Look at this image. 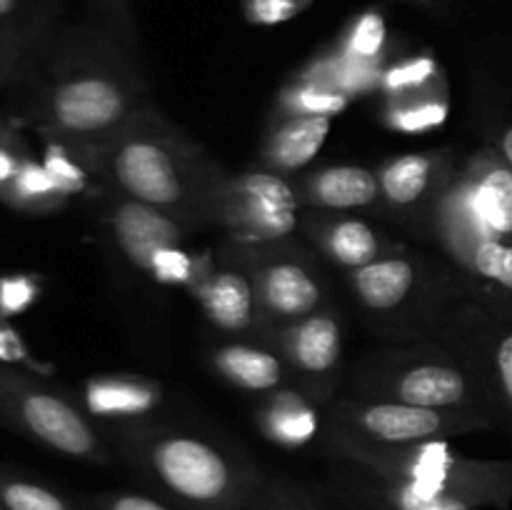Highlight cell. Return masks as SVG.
<instances>
[{
	"instance_id": "obj_33",
	"label": "cell",
	"mask_w": 512,
	"mask_h": 510,
	"mask_svg": "<svg viewBox=\"0 0 512 510\" xmlns=\"http://www.w3.org/2000/svg\"><path fill=\"white\" fill-rule=\"evenodd\" d=\"M445 113V103H438V100H428V103H418L415 98L408 100H398L390 115H393L395 128L408 130V133H415V130H425L433 128V125L443 123Z\"/></svg>"
},
{
	"instance_id": "obj_39",
	"label": "cell",
	"mask_w": 512,
	"mask_h": 510,
	"mask_svg": "<svg viewBox=\"0 0 512 510\" xmlns=\"http://www.w3.org/2000/svg\"><path fill=\"white\" fill-rule=\"evenodd\" d=\"M500 158H503L512 170V125H508V128L500 133Z\"/></svg>"
},
{
	"instance_id": "obj_32",
	"label": "cell",
	"mask_w": 512,
	"mask_h": 510,
	"mask_svg": "<svg viewBox=\"0 0 512 510\" xmlns=\"http://www.w3.org/2000/svg\"><path fill=\"white\" fill-rule=\"evenodd\" d=\"M385 43V23L380 13H363L353 25H350L348 35H345L343 48L345 53L360 55V58H378L380 48Z\"/></svg>"
},
{
	"instance_id": "obj_28",
	"label": "cell",
	"mask_w": 512,
	"mask_h": 510,
	"mask_svg": "<svg viewBox=\"0 0 512 510\" xmlns=\"http://www.w3.org/2000/svg\"><path fill=\"white\" fill-rule=\"evenodd\" d=\"M153 403V395L140 390L138 385H125L120 380H90L88 383V405L98 415H125L135 418L138 413H145L148 405Z\"/></svg>"
},
{
	"instance_id": "obj_4",
	"label": "cell",
	"mask_w": 512,
	"mask_h": 510,
	"mask_svg": "<svg viewBox=\"0 0 512 510\" xmlns=\"http://www.w3.org/2000/svg\"><path fill=\"white\" fill-rule=\"evenodd\" d=\"M328 458L345 460L385 478L405 480L433 493L453 495L493 510H508L512 500V463L458 453L448 440L408 445H380L325 435Z\"/></svg>"
},
{
	"instance_id": "obj_9",
	"label": "cell",
	"mask_w": 512,
	"mask_h": 510,
	"mask_svg": "<svg viewBox=\"0 0 512 510\" xmlns=\"http://www.w3.org/2000/svg\"><path fill=\"white\" fill-rule=\"evenodd\" d=\"M300 208L295 185L273 170L228 173L215 198L213 223L238 243H273L298 230Z\"/></svg>"
},
{
	"instance_id": "obj_25",
	"label": "cell",
	"mask_w": 512,
	"mask_h": 510,
	"mask_svg": "<svg viewBox=\"0 0 512 510\" xmlns=\"http://www.w3.org/2000/svg\"><path fill=\"white\" fill-rule=\"evenodd\" d=\"M245 510H340L325 493V500L285 478H263Z\"/></svg>"
},
{
	"instance_id": "obj_34",
	"label": "cell",
	"mask_w": 512,
	"mask_h": 510,
	"mask_svg": "<svg viewBox=\"0 0 512 510\" xmlns=\"http://www.w3.org/2000/svg\"><path fill=\"white\" fill-rule=\"evenodd\" d=\"M313 0H243L245 15H248L253 23L260 25H273L290 20L293 15H298L300 10L308 8Z\"/></svg>"
},
{
	"instance_id": "obj_26",
	"label": "cell",
	"mask_w": 512,
	"mask_h": 510,
	"mask_svg": "<svg viewBox=\"0 0 512 510\" xmlns=\"http://www.w3.org/2000/svg\"><path fill=\"white\" fill-rule=\"evenodd\" d=\"M350 95L343 90H335L330 85L315 83L310 78H298V83L285 90L280 98V110L283 115H338L340 110L348 108Z\"/></svg>"
},
{
	"instance_id": "obj_35",
	"label": "cell",
	"mask_w": 512,
	"mask_h": 510,
	"mask_svg": "<svg viewBox=\"0 0 512 510\" xmlns=\"http://www.w3.org/2000/svg\"><path fill=\"white\" fill-rule=\"evenodd\" d=\"M88 510H180L143 493H100L88 500Z\"/></svg>"
},
{
	"instance_id": "obj_40",
	"label": "cell",
	"mask_w": 512,
	"mask_h": 510,
	"mask_svg": "<svg viewBox=\"0 0 512 510\" xmlns=\"http://www.w3.org/2000/svg\"><path fill=\"white\" fill-rule=\"evenodd\" d=\"M13 135H18V133H15V130L10 128L5 120H0V143H3V140H8V138H13Z\"/></svg>"
},
{
	"instance_id": "obj_22",
	"label": "cell",
	"mask_w": 512,
	"mask_h": 510,
	"mask_svg": "<svg viewBox=\"0 0 512 510\" xmlns=\"http://www.w3.org/2000/svg\"><path fill=\"white\" fill-rule=\"evenodd\" d=\"M260 425L273 438L275 443L298 448L313 440L320 430L318 413L313 410L310 400L303 393H290V390H278L270 393L268 403L260 410Z\"/></svg>"
},
{
	"instance_id": "obj_10",
	"label": "cell",
	"mask_w": 512,
	"mask_h": 510,
	"mask_svg": "<svg viewBox=\"0 0 512 510\" xmlns=\"http://www.w3.org/2000/svg\"><path fill=\"white\" fill-rule=\"evenodd\" d=\"M250 273L258 293L265 330L278 333L285 325L325 308V288L313 265L295 248L273 243H238L235 255Z\"/></svg>"
},
{
	"instance_id": "obj_15",
	"label": "cell",
	"mask_w": 512,
	"mask_h": 510,
	"mask_svg": "<svg viewBox=\"0 0 512 510\" xmlns=\"http://www.w3.org/2000/svg\"><path fill=\"white\" fill-rule=\"evenodd\" d=\"M195 298L205 318L223 333L245 335L253 330H265L253 278L235 258H230V265L200 278Z\"/></svg>"
},
{
	"instance_id": "obj_7",
	"label": "cell",
	"mask_w": 512,
	"mask_h": 510,
	"mask_svg": "<svg viewBox=\"0 0 512 510\" xmlns=\"http://www.w3.org/2000/svg\"><path fill=\"white\" fill-rule=\"evenodd\" d=\"M428 335L475 375L498 420H512V315L460 295Z\"/></svg>"
},
{
	"instance_id": "obj_2",
	"label": "cell",
	"mask_w": 512,
	"mask_h": 510,
	"mask_svg": "<svg viewBox=\"0 0 512 510\" xmlns=\"http://www.w3.org/2000/svg\"><path fill=\"white\" fill-rule=\"evenodd\" d=\"M85 160L118 195L165 210L188 228L213 223L215 198L228 178L198 143L155 108L140 113Z\"/></svg>"
},
{
	"instance_id": "obj_41",
	"label": "cell",
	"mask_w": 512,
	"mask_h": 510,
	"mask_svg": "<svg viewBox=\"0 0 512 510\" xmlns=\"http://www.w3.org/2000/svg\"><path fill=\"white\" fill-rule=\"evenodd\" d=\"M330 500H333V498H330ZM333 503H335V505H338V508H340V510H360V508H350V505H343V503H338V500H333Z\"/></svg>"
},
{
	"instance_id": "obj_11",
	"label": "cell",
	"mask_w": 512,
	"mask_h": 510,
	"mask_svg": "<svg viewBox=\"0 0 512 510\" xmlns=\"http://www.w3.org/2000/svg\"><path fill=\"white\" fill-rule=\"evenodd\" d=\"M355 298L373 315H398V318H423L425 333L435 325L445 308L460 298L438 283V275H430L420 260L408 255H383L370 265L348 273Z\"/></svg>"
},
{
	"instance_id": "obj_31",
	"label": "cell",
	"mask_w": 512,
	"mask_h": 510,
	"mask_svg": "<svg viewBox=\"0 0 512 510\" xmlns=\"http://www.w3.org/2000/svg\"><path fill=\"white\" fill-rule=\"evenodd\" d=\"M40 280L30 273L0 275V320L25 313L38 300Z\"/></svg>"
},
{
	"instance_id": "obj_21",
	"label": "cell",
	"mask_w": 512,
	"mask_h": 510,
	"mask_svg": "<svg viewBox=\"0 0 512 510\" xmlns=\"http://www.w3.org/2000/svg\"><path fill=\"white\" fill-rule=\"evenodd\" d=\"M478 218L490 238L512 243V170L500 155H483L468 170Z\"/></svg>"
},
{
	"instance_id": "obj_36",
	"label": "cell",
	"mask_w": 512,
	"mask_h": 510,
	"mask_svg": "<svg viewBox=\"0 0 512 510\" xmlns=\"http://www.w3.org/2000/svg\"><path fill=\"white\" fill-rule=\"evenodd\" d=\"M0 363L40 368V365H35V360L30 358L28 345L23 343L20 333L8 323V320H0Z\"/></svg>"
},
{
	"instance_id": "obj_18",
	"label": "cell",
	"mask_w": 512,
	"mask_h": 510,
	"mask_svg": "<svg viewBox=\"0 0 512 510\" xmlns=\"http://www.w3.org/2000/svg\"><path fill=\"white\" fill-rule=\"evenodd\" d=\"M450 175L440 173V158L428 153H408L388 160L378 173L380 200L393 210L413 213L428 198H438Z\"/></svg>"
},
{
	"instance_id": "obj_8",
	"label": "cell",
	"mask_w": 512,
	"mask_h": 510,
	"mask_svg": "<svg viewBox=\"0 0 512 510\" xmlns=\"http://www.w3.org/2000/svg\"><path fill=\"white\" fill-rule=\"evenodd\" d=\"M493 428L488 418L473 413H450L418 405L375 398H340L330 405L325 435L380 445H408L425 440H450L465 433Z\"/></svg>"
},
{
	"instance_id": "obj_27",
	"label": "cell",
	"mask_w": 512,
	"mask_h": 510,
	"mask_svg": "<svg viewBox=\"0 0 512 510\" xmlns=\"http://www.w3.org/2000/svg\"><path fill=\"white\" fill-rule=\"evenodd\" d=\"M0 510H80L35 480L0 473Z\"/></svg>"
},
{
	"instance_id": "obj_3",
	"label": "cell",
	"mask_w": 512,
	"mask_h": 510,
	"mask_svg": "<svg viewBox=\"0 0 512 510\" xmlns=\"http://www.w3.org/2000/svg\"><path fill=\"white\" fill-rule=\"evenodd\" d=\"M118 453L180 510H245L263 475L225 445L155 423L113 430Z\"/></svg>"
},
{
	"instance_id": "obj_23",
	"label": "cell",
	"mask_w": 512,
	"mask_h": 510,
	"mask_svg": "<svg viewBox=\"0 0 512 510\" xmlns=\"http://www.w3.org/2000/svg\"><path fill=\"white\" fill-rule=\"evenodd\" d=\"M0 203L18 210V213L50 215L65 208L68 195L58 188L53 175L45 170L43 160H35L33 155H28L15 178L0 188Z\"/></svg>"
},
{
	"instance_id": "obj_17",
	"label": "cell",
	"mask_w": 512,
	"mask_h": 510,
	"mask_svg": "<svg viewBox=\"0 0 512 510\" xmlns=\"http://www.w3.org/2000/svg\"><path fill=\"white\" fill-rule=\"evenodd\" d=\"M303 228L333 263L345 270H358L383 258V240L378 230L358 218H338L333 213H310Z\"/></svg>"
},
{
	"instance_id": "obj_14",
	"label": "cell",
	"mask_w": 512,
	"mask_h": 510,
	"mask_svg": "<svg viewBox=\"0 0 512 510\" xmlns=\"http://www.w3.org/2000/svg\"><path fill=\"white\" fill-rule=\"evenodd\" d=\"M108 228L120 255L145 275H150L153 260L160 253L183 248L185 238H188V225L180 223L178 218L153 208V205L123 198L118 193L110 203Z\"/></svg>"
},
{
	"instance_id": "obj_30",
	"label": "cell",
	"mask_w": 512,
	"mask_h": 510,
	"mask_svg": "<svg viewBox=\"0 0 512 510\" xmlns=\"http://www.w3.org/2000/svg\"><path fill=\"white\" fill-rule=\"evenodd\" d=\"M78 160H83V158H80L73 148L58 143V140H50V148L45 150V155H43L45 170L53 175V180L58 183V188L63 190L68 198L70 195H78L80 190L85 188V173H83V168L78 165Z\"/></svg>"
},
{
	"instance_id": "obj_12",
	"label": "cell",
	"mask_w": 512,
	"mask_h": 510,
	"mask_svg": "<svg viewBox=\"0 0 512 510\" xmlns=\"http://www.w3.org/2000/svg\"><path fill=\"white\" fill-rule=\"evenodd\" d=\"M275 335L280 355L290 375L298 380L300 393L313 403H330L343 365V328L338 313L325 305L318 313L285 325Z\"/></svg>"
},
{
	"instance_id": "obj_13",
	"label": "cell",
	"mask_w": 512,
	"mask_h": 510,
	"mask_svg": "<svg viewBox=\"0 0 512 510\" xmlns=\"http://www.w3.org/2000/svg\"><path fill=\"white\" fill-rule=\"evenodd\" d=\"M325 493L360 510H493L453 495L423 490L405 480L370 473L338 458H330Z\"/></svg>"
},
{
	"instance_id": "obj_42",
	"label": "cell",
	"mask_w": 512,
	"mask_h": 510,
	"mask_svg": "<svg viewBox=\"0 0 512 510\" xmlns=\"http://www.w3.org/2000/svg\"><path fill=\"white\" fill-rule=\"evenodd\" d=\"M413 3H430V0H413Z\"/></svg>"
},
{
	"instance_id": "obj_19",
	"label": "cell",
	"mask_w": 512,
	"mask_h": 510,
	"mask_svg": "<svg viewBox=\"0 0 512 510\" xmlns=\"http://www.w3.org/2000/svg\"><path fill=\"white\" fill-rule=\"evenodd\" d=\"M215 373L248 393H278L285 388L290 370L283 355L248 343H225L210 353Z\"/></svg>"
},
{
	"instance_id": "obj_29",
	"label": "cell",
	"mask_w": 512,
	"mask_h": 510,
	"mask_svg": "<svg viewBox=\"0 0 512 510\" xmlns=\"http://www.w3.org/2000/svg\"><path fill=\"white\" fill-rule=\"evenodd\" d=\"M435 73H438V65L433 63L430 58H413L405 60V63L395 65V68L385 70L383 73V83L385 88L393 93V98H415L420 90L425 88L428 83H433Z\"/></svg>"
},
{
	"instance_id": "obj_20",
	"label": "cell",
	"mask_w": 512,
	"mask_h": 510,
	"mask_svg": "<svg viewBox=\"0 0 512 510\" xmlns=\"http://www.w3.org/2000/svg\"><path fill=\"white\" fill-rule=\"evenodd\" d=\"M330 115H283L265 140L263 165L278 175L298 173L328 140Z\"/></svg>"
},
{
	"instance_id": "obj_1",
	"label": "cell",
	"mask_w": 512,
	"mask_h": 510,
	"mask_svg": "<svg viewBox=\"0 0 512 510\" xmlns=\"http://www.w3.org/2000/svg\"><path fill=\"white\" fill-rule=\"evenodd\" d=\"M150 108L155 105L138 60L115 30L68 35L30 98V118L40 133L83 160Z\"/></svg>"
},
{
	"instance_id": "obj_38",
	"label": "cell",
	"mask_w": 512,
	"mask_h": 510,
	"mask_svg": "<svg viewBox=\"0 0 512 510\" xmlns=\"http://www.w3.org/2000/svg\"><path fill=\"white\" fill-rule=\"evenodd\" d=\"M103 8L108 10L110 30L120 35V38H130V8L128 0H103Z\"/></svg>"
},
{
	"instance_id": "obj_6",
	"label": "cell",
	"mask_w": 512,
	"mask_h": 510,
	"mask_svg": "<svg viewBox=\"0 0 512 510\" xmlns=\"http://www.w3.org/2000/svg\"><path fill=\"white\" fill-rule=\"evenodd\" d=\"M0 420L65 458L95 465L113 460L100 430L78 405L5 363H0Z\"/></svg>"
},
{
	"instance_id": "obj_16",
	"label": "cell",
	"mask_w": 512,
	"mask_h": 510,
	"mask_svg": "<svg viewBox=\"0 0 512 510\" xmlns=\"http://www.w3.org/2000/svg\"><path fill=\"white\" fill-rule=\"evenodd\" d=\"M295 190L303 208L323 210V213L370 208L380 200L378 173L363 165H328L313 170L295 185Z\"/></svg>"
},
{
	"instance_id": "obj_24",
	"label": "cell",
	"mask_w": 512,
	"mask_h": 510,
	"mask_svg": "<svg viewBox=\"0 0 512 510\" xmlns=\"http://www.w3.org/2000/svg\"><path fill=\"white\" fill-rule=\"evenodd\" d=\"M30 40L23 25V0H0V88L23 75L33 45Z\"/></svg>"
},
{
	"instance_id": "obj_5",
	"label": "cell",
	"mask_w": 512,
	"mask_h": 510,
	"mask_svg": "<svg viewBox=\"0 0 512 510\" xmlns=\"http://www.w3.org/2000/svg\"><path fill=\"white\" fill-rule=\"evenodd\" d=\"M353 395L430 410L473 413L483 415L493 425L498 423V415L475 375L438 343L368 355L353 375Z\"/></svg>"
},
{
	"instance_id": "obj_37",
	"label": "cell",
	"mask_w": 512,
	"mask_h": 510,
	"mask_svg": "<svg viewBox=\"0 0 512 510\" xmlns=\"http://www.w3.org/2000/svg\"><path fill=\"white\" fill-rule=\"evenodd\" d=\"M28 155L30 150L25 148L20 135H13V138L0 143V188L15 178V173H18L20 165H23V160L28 158Z\"/></svg>"
}]
</instances>
